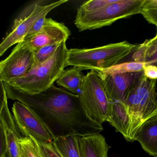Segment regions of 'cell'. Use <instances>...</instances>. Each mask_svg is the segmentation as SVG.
<instances>
[{
    "mask_svg": "<svg viewBox=\"0 0 157 157\" xmlns=\"http://www.w3.org/2000/svg\"><path fill=\"white\" fill-rule=\"evenodd\" d=\"M21 157H42L33 137H22L19 140Z\"/></svg>",
    "mask_w": 157,
    "mask_h": 157,
    "instance_id": "ffe728a7",
    "label": "cell"
},
{
    "mask_svg": "<svg viewBox=\"0 0 157 157\" xmlns=\"http://www.w3.org/2000/svg\"><path fill=\"white\" fill-rule=\"evenodd\" d=\"M60 44L47 46L36 50L33 49L36 61L35 67L43 64L55 54Z\"/></svg>",
    "mask_w": 157,
    "mask_h": 157,
    "instance_id": "7402d4cb",
    "label": "cell"
},
{
    "mask_svg": "<svg viewBox=\"0 0 157 157\" xmlns=\"http://www.w3.org/2000/svg\"><path fill=\"white\" fill-rule=\"evenodd\" d=\"M42 157H62L53 142L42 143L36 141Z\"/></svg>",
    "mask_w": 157,
    "mask_h": 157,
    "instance_id": "cb8c5ba5",
    "label": "cell"
},
{
    "mask_svg": "<svg viewBox=\"0 0 157 157\" xmlns=\"http://www.w3.org/2000/svg\"><path fill=\"white\" fill-rule=\"evenodd\" d=\"M0 138H1V151L0 157H7V144L5 134L3 128L0 126Z\"/></svg>",
    "mask_w": 157,
    "mask_h": 157,
    "instance_id": "4316f807",
    "label": "cell"
},
{
    "mask_svg": "<svg viewBox=\"0 0 157 157\" xmlns=\"http://www.w3.org/2000/svg\"><path fill=\"white\" fill-rule=\"evenodd\" d=\"M78 143L81 157H108L111 148L100 133L79 136Z\"/></svg>",
    "mask_w": 157,
    "mask_h": 157,
    "instance_id": "9a60e30c",
    "label": "cell"
},
{
    "mask_svg": "<svg viewBox=\"0 0 157 157\" xmlns=\"http://www.w3.org/2000/svg\"><path fill=\"white\" fill-rule=\"evenodd\" d=\"M110 0H91L83 2L78 10L77 13L91 12L113 2Z\"/></svg>",
    "mask_w": 157,
    "mask_h": 157,
    "instance_id": "603a6c76",
    "label": "cell"
},
{
    "mask_svg": "<svg viewBox=\"0 0 157 157\" xmlns=\"http://www.w3.org/2000/svg\"><path fill=\"white\" fill-rule=\"evenodd\" d=\"M109 124L120 132L128 142H133L141 121L128 110L123 102L113 103L112 115L108 120Z\"/></svg>",
    "mask_w": 157,
    "mask_h": 157,
    "instance_id": "8fae6325",
    "label": "cell"
},
{
    "mask_svg": "<svg viewBox=\"0 0 157 157\" xmlns=\"http://www.w3.org/2000/svg\"><path fill=\"white\" fill-rule=\"evenodd\" d=\"M67 2V0H61L46 5L36 2L26 8L14 21L11 31L0 44V56H2L13 45L22 42L32 26L40 18Z\"/></svg>",
    "mask_w": 157,
    "mask_h": 157,
    "instance_id": "52a82bcc",
    "label": "cell"
},
{
    "mask_svg": "<svg viewBox=\"0 0 157 157\" xmlns=\"http://www.w3.org/2000/svg\"><path fill=\"white\" fill-rule=\"evenodd\" d=\"M68 50L66 42H61L55 54L47 61L35 67L26 77L7 83L30 94L46 90L54 85L68 66Z\"/></svg>",
    "mask_w": 157,
    "mask_h": 157,
    "instance_id": "3957f363",
    "label": "cell"
},
{
    "mask_svg": "<svg viewBox=\"0 0 157 157\" xmlns=\"http://www.w3.org/2000/svg\"><path fill=\"white\" fill-rule=\"evenodd\" d=\"M46 19V16H45L38 20L29 30L24 40L29 39L38 33L44 27Z\"/></svg>",
    "mask_w": 157,
    "mask_h": 157,
    "instance_id": "d4e9b609",
    "label": "cell"
},
{
    "mask_svg": "<svg viewBox=\"0 0 157 157\" xmlns=\"http://www.w3.org/2000/svg\"><path fill=\"white\" fill-rule=\"evenodd\" d=\"M149 155L157 157V113L143 122L134 138Z\"/></svg>",
    "mask_w": 157,
    "mask_h": 157,
    "instance_id": "5bb4252c",
    "label": "cell"
},
{
    "mask_svg": "<svg viewBox=\"0 0 157 157\" xmlns=\"http://www.w3.org/2000/svg\"><path fill=\"white\" fill-rule=\"evenodd\" d=\"M80 136H67L55 139L53 143L62 157H81L78 140Z\"/></svg>",
    "mask_w": 157,
    "mask_h": 157,
    "instance_id": "ac0fdd59",
    "label": "cell"
},
{
    "mask_svg": "<svg viewBox=\"0 0 157 157\" xmlns=\"http://www.w3.org/2000/svg\"><path fill=\"white\" fill-rule=\"evenodd\" d=\"M3 82L8 99L29 107L44 123L54 139L71 135L88 136L103 130L102 125L87 116L78 95L54 84L42 92L30 94Z\"/></svg>",
    "mask_w": 157,
    "mask_h": 157,
    "instance_id": "6da1fadb",
    "label": "cell"
},
{
    "mask_svg": "<svg viewBox=\"0 0 157 157\" xmlns=\"http://www.w3.org/2000/svg\"><path fill=\"white\" fill-rule=\"evenodd\" d=\"M137 46L124 41L89 49L71 48L68 53L67 66L95 71L106 69L119 64Z\"/></svg>",
    "mask_w": 157,
    "mask_h": 157,
    "instance_id": "7a4b0ae2",
    "label": "cell"
},
{
    "mask_svg": "<svg viewBox=\"0 0 157 157\" xmlns=\"http://www.w3.org/2000/svg\"><path fill=\"white\" fill-rule=\"evenodd\" d=\"M1 81L0 126L3 128L7 144V157H21L19 140L22 137L9 109L7 91Z\"/></svg>",
    "mask_w": 157,
    "mask_h": 157,
    "instance_id": "30bf717a",
    "label": "cell"
},
{
    "mask_svg": "<svg viewBox=\"0 0 157 157\" xmlns=\"http://www.w3.org/2000/svg\"><path fill=\"white\" fill-rule=\"evenodd\" d=\"M143 72L147 78L151 79H157V67L156 66L151 65L145 66Z\"/></svg>",
    "mask_w": 157,
    "mask_h": 157,
    "instance_id": "484cf974",
    "label": "cell"
},
{
    "mask_svg": "<svg viewBox=\"0 0 157 157\" xmlns=\"http://www.w3.org/2000/svg\"><path fill=\"white\" fill-rule=\"evenodd\" d=\"M98 72V71H97ZM101 75L109 100L112 102H124L143 71L136 73L106 75L98 72Z\"/></svg>",
    "mask_w": 157,
    "mask_h": 157,
    "instance_id": "4fadbf2b",
    "label": "cell"
},
{
    "mask_svg": "<svg viewBox=\"0 0 157 157\" xmlns=\"http://www.w3.org/2000/svg\"><path fill=\"white\" fill-rule=\"evenodd\" d=\"M156 82L157 80L147 78L143 72L123 102L142 124L157 113Z\"/></svg>",
    "mask_w": 157,
    "mask_h": 157,
    "instance_id": "8992f818",
    "label": "cell"
},
{
    "mask_svg": "<svg viewBox=\"0 0 157 157\" xmlns=\"http://www.w3.org/2000/svg\"><path fill=\"white\" fill-rule=\"evenodd\" d=\"M134 61L157 67V33L154 37L138 45L132 56Z\"/></svg>",
    "mask_w": 157,
    "mask_h": 157,
    "instance_id": "e0dca14e",
    "label": "cell"
},
{
    "mask_svg": "<svg viewBox=\"0 0 157 157\" xmlns=\"http://www.w3.org/2000/svg\"><path fill=\"white\" fill-rule=\"evenodd\" d=\"M78 96L83 110L92 121L100 125L108 122L113 102L109 100L102 79L97 71L91 70L85 75Z\"/></svg>",
    "mask_w": 157,
    "mask_h": 157,
    "instance_id": "277c9868",
    "label": "cell"
},
{
    "mask_svg": "<svg viewBox=\"0 0 157 157\" xmlns=\"http://www.w3.org/2000/svg\"><path fill=\"white\" fill-rule=\"evenodd\" d=\"M82 70H84L76 67L64 70L56 81L57 84L68 91L78 95L85 76L82 72Z\"/></svg>",
    "mask_w": 157,
    "mask_h": 157,
    "instance_id": "2e32d148",
    "label": "cell"
},
{
    "mask_svg": "<svg viewBox=\"0 0 157 157\" xmlns=\"http://www.w3.org/2000/svg\"></svg>",
    "mask_w": 157,
    "mask_h": 157,
    "instance_id": "83f0119b",
    "label": "cell"
},
{
    "mask_svg": "<svg viewBox=\"0 0 157 157\" xmlns=\"http://www.w3.org/2000/svg\"><path fill=\"white\" fill-rule=\"evenodd\" d=\"M145 67L144 63L133 61L119 63L109 68L96 71L106 75L136 73L143 71Z\"/></svg>",
    "mask_w": 157,
    "mask_h": 157,
    "instance_id": "d6986e66",
    "label": "cell"
},
{
    "mask_svg": "<svg viewBox=\"0 0 157 157\" xmlns=\"http://www.w3.org/2000/svg\"><path fill=\"white\" fill-rule=\"evenodd\" d=\"M70 35L71 31L64 23L47 18L44 27L38 33L23 41H27L33 49L36 50L66 42Z\"/></svg>",
    "mask_w": 157,
    "mask_h": 157,
    "instance_id": "7c38bea8",
    "label": "cell"
},
{
    "mask_svg": "<svg viewBox=\"0 0 157 157\" xmlns=\"http://www.w3.org/2000/svg\"><path fill=\"white\" fill-rule=\"evenodd\" d=\"M146 0H116L91 12L77 13L74 24L79 32L111 25L118 20L141 12Z\"/></svg>",
    "mask_w": 157,
    "mask_h": 157,
    "instance_id": "5b68a950",
    "label": "cell"
},
{
    "mask_svg": "<svg viewBox=\"0 0 157 157\" xmlns=\"http://www.w3.org/2000/svg\"><path fill=\"white\" fill-rule=\"evenodd\" d=\"M140 14L148 22L157 27V0H146Z\"/></svg>",
    "mask_w": 157,
    "mask_h": 157,
    "instance_id": "44dd1931",
    "label": "cell"
},
{
    "mask_svg": "<svg viewBox=\"0 0 157 157\" xmlns=\"http://www.w3.org/2000/svg\"><path fill=\"white\" fill-rule=\"evenodd\" d=\"M34 51L27 41L17 44L0 63V81L6 83L24 78L35 66Z\"/></svg>",
    "mask_w": 157,
    "mask_h": 157,
    "instance_id": "ba28073f",
    "label": "cell"
},
{
    "mask_svg": "<svg viewBox=\"0 0 157 157\" xmlns=\"http://www.w3.org/2000/svg\"><path fill=\"white\" fill-rule=\"evenodd\" d=\"M13 119L23 137H33L42 143H52L54 138L38 116L26 105L16 101L12 108Z\"/></svg>",
    "mask_w": 157,
    "mask_h": 157,
    "instance_id": "9c48e42d",
    "label": "cell"
}]
</instances>
